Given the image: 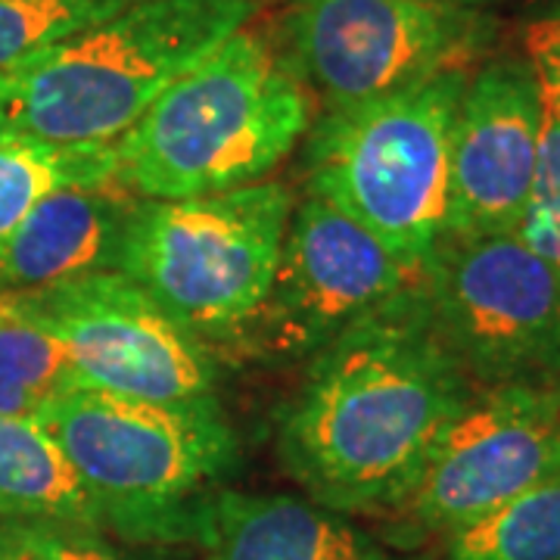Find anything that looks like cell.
<instances>
[{
  "label": "cell",
  "mask_w": 560,
  "mask_h": 560,
  "mask_svg": "<svg viewBox=\"0 0 560 560\" xmlns=\"http://www.w3.org/2000/svg\"><path fill=\"white\" fill-rule=\"evenodd\" d=\"M194 541L202 560H405L352 514L296 495L221 492Z\"/></svg>",
  "instance_id": "5bb4252c"
},
{
  "label": "cell",
  "mask_w": 560,
  "mask_h": 560,
  "mask_svg": "<svg viewBox=\"0 0 560 560\" xmlns=\"http://www.w3.org/2000/svg\"><path fill=\"white\" fill-rule=\"evenodd\" d=\"M418 265L320 197L293 206L271 290L241 342L280 359H315L359 320L411 296Z\"/></svg>",
  "instance_id": "9c48e42d"
},
{
  "label": "cell",
  "mask_w": 560,
  "mask_h": 560,
  "mask_svg": "<svg viewBox=\"0 0 560 560\" xmlns=\"http://www.w3.org/2000/svg\"><path fill=\"white\" fill-rule=\"evenodd\" d=\"M66 346L79 386L160 405L219 401L212 349L121 271L32 293Z\"/></svg>",
  "instance_id": "30bf717a"
},
{
  "label": "cell",
  "mask_w": 560,
  "mask_h": 560,
  "mask_svg": "<svg viewBox=\"0 0 560 560\" xmlns=\"http://www.w3.org/2000/svg\"><path fill=\"white\" fill-rule=\"evenodd\" d=\"M523 47L539 91V150L514 237L560 268V13L529 22Z\"/></svg>",
  "instance_id": "e0dca14e"
},
{
  "label": "cell",
  "mask_w": 560,
  "mask_h": 560,
  "mask_svg": "<svg viewBox=\"0 0 560 560\" xmlns=\"http://www.w3.org/2000/svg\"><path fill=\"white\" fill-rule=\"evenodd\" d=\"M418 300L477 389L560 381V268L514 234L442 237L423 261Z\"/></svg>",
  "instance_id": "52a82bcc"
},
{
  "label": "cell",
  "mask_w": 560,
  "mask_h": 560,
  "mask_svg": "<svg viewBox=\"0 0 560 560\" xmlns=\"http://www.w3.org/2000/svg\"><path fill=\"white\" fill-rule=\"evenodd\" d=\"M312 128V94L253 25L172 81L116 143L138 200L209 197L265 180Z\"/></svg>",
  "instance_id": "3957f363"
},
{
  "label": "cell",
  "mask_w": 560,
  "mask_h": 560,
  "mask_svg": "<svg viewBox=\"0 0 560 560\" xmlns=\"http://www.w3.org/2000/svg\"><path fill=\"white\" fill-rule=\"evenodd\" d=\"M489 38L492 20L440 0H293L283 16V57L324 109L470 69Z\"/></svg>",
  "instance_id": "ba28073f"
},
{
  "label": "cell",
  "mask_w": 560,
  "mask_h": 560,
  "mask_svg": "<svg viewBox=\"0 0 560 560\" xmlns=\"http://www.w3.org/2000/svg\"><path fill=\"white\" fill-rule=\"evenodd\" d=\"M0 521L103 529L101 511L75 467L38 420L0 415Z\"/></svg>",
  "instance_id": "9a60e30c"
},
{
  "label": "cell",
  "mask_w": 560,
  "mask_h": 560,
  "mask_svg": "<svg viewBox=\"0 0 560 560\" xmlns=\"http://www.w3.org/2000/svg\"><path fill=\"white\" fill-rule=\"evenodd\" d=\"M79 377L57 330L32 293L0 296V415L38 418Z\"/></svg>",
  "instance_id": "2e32d148"
},
{
  "label": "cell",
  "mask_w": 560,
  "mask_h": 560,
  "mask_svg": "<svg viewBox=\"0 0 560 560\" xmlns=\"http://www.w3.org/2000/svg\"><path fill=\"white\" fill-rule=\"evenodd\" d=\"M35 420L75 467L103 529L125 539L194 541L241 460L219 401L160 405L75 386Z\"/></svg>",
  "instance_id": "277c9868"
},
{
  "label": "cell",
  "mask_w": 560,
  "mask_h": 560,
  "mask_svg": "<svg viewBox=\"0 0 560 560\" xmlns=\"http://www.w3.org/2000/svg\"><path fill=\"white\" fill-rule=\"evenodd\" d=\"M135 200L121 184L62 187L40 197L0 246V296L116 271Z\"/></svg>",
  "instance_id": "4fadbf2b"
},
{
  "label": "cell",
  "mask_w": 560,
  "mask_h": 560,
  "mask_svg": "<svg viewBox=\"0 0 560 560\" xmlns=\"http://www.w3.org/2000/svg\"><path fill=\"white\" fill-rule=\"evenodd\" d=\"M560 470V381L477 389L436 442L399 517L452 536Z\"/></svg>",
  "instance_id": "8fae6325"
},
{
  "label": "cell",
  "mask_w": 560,
  "mask_h": 560,
  "mask_svg": "<svg viewBox=\"0 0 560 560\" xmlns=\"http://www.w3.org/2000/svg\"><path fill=\"white\" fill-rule=\"evenodd\" d=\"M445 560H560V470L445 536Z\"/></svg>",
  "instance_id": "ac0fdd59"
},
{
  "label": "cell",
  "mask_w": 560,
  "mask_h": 560,
  "mask_svg": "<svg viewBox=\"0 0 560 560\" xmlns=\"http://www.w3.org/2000/svg\"><path fill=\"white\" fill-rule=\"evenodd\" d=\"M293 206V190L280 180L209 197L135 200L116 271L206 346L241 342L271 290Z\"/></svg>",
  "instance_id": "8992f818"
},
{
  "label": "cell",
  "mask_w": 560,
  "mask_h": 560,
  "mask_svg": "<svg viewBox=\"0 0 560 560\" xmlns=\"http://www.w3.org/2000/svg\"><path fill=\"white\" fill-rule=\"evenodd\" d=\"M474 396L477 386L430 334L415 290L312 359L280 420V458L334 511L396 514Z\"/></svg>",
  "instance_id": "6da1fadb"
},
{
  "label": "cell",
  "mask_w": 560,
  "mask_h": 560,
  "mask_svg": "<svg viewBox=\"0 0 560 560\" xmlns=\"http://www.w3.org/2000/svg\"><path fill=\"white\" fill-rule=\"evenodd\" d=\"M440 3H452V7H474V3H482V0H440Z\"/></svg>",
  "instance_id": "7402d4cb"
},
{
  "label": "cell",
  "mask_w": 560,
  "mask_h": 560,
  "mask_svg": "<svg viewBox=\"0 0 560 560\" xmlns=\"http://www.w3.org/2000/svg\"><path fill=\"white\" fill-rule=\"evenodd\" d=\"M261 0H143L0 72V140L103 150L172 81L259 13Z\"/></svg>",
  "instance_id": "7a4b0ae2"
},
{
  "label": "cell",
  "mask_w": 560,
  "mask_h": 560,
  "mask_svg": "<svg viewBox=\"0 0 560 560\" xmlns=\"http://www.w3.org/2000/svg\"><path fill=\"white\" fill-rule=\"evenodd\" d=\"M0 560H128L94 529L47 521H0Z\"/></svg>",
  "instance_id": "44dd1931"
},
{
  "label": "cell",
  "mask_w": 560,
  "mask_h": 560,
  "mask_svg": "<svg viewBox=\"0 0 560 560\" xmlns=\"http://www.w3.org/2000/svg\"><path fill=\"white\" fill-rule=\"evenodd\" d=\"M143 0H0V72Z\"/></svg>",
  "instance_id": "ffe728a7"
},
{
  "label": "cell",
  "mask_w": 560,
  "mask_h": 560,
  "mask_svg": "<svg viewBox=\"0 0 560 560\" xmlns=\"http://www.w3.org/2000/svg\"><path fill=\"white\" fill-rule=\"evenodd\" d=\"M470 69L381 101L324 109L308 135V190L423 268L445 234L448 162Z\"/></svg>",
  "instance_id": "5b68a950"
},
{
  "label": "cell",
  "mask_w": 560,
  "mask_h": 560,
  "mask_svg": "<svg viewBox=\"0 0 560 560\" xmlns=\"http://www.w3.org/2000/svg\"><path fill=\"white\" fill-rule=\"evenodd\" d=\"M101 184H121L116 147L50 150L0 140V246L40 197L62 187Z\"/></svg>",
  "instance_id": "d6986e66"
},
{
  "label": "cell",
  "mask_w": 560,
  "mask_h": 560,
  "mask_svg": "<svg viewBox=\"0 0 560 560\" xmlns=\"http://www.w3.org/2000/svg\"><path fill=\"white\" fill-rule=\"evenodd\" d=\"M539 150V91L526 57H495L464 88L452 135L442 237L514 234Z\"/></svg>",
  "instance_id": "7c38bea8"
}]
</instances>
